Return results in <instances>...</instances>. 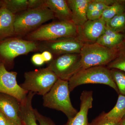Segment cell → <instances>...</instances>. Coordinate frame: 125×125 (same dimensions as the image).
Returning <instances> with one entry per match:
<instances>
[{"label": "cell", "instance_id": "obj_3", "mask_svg": "<svg viewBox=\"0 0 125 125\" xmlns=\"http://www.w3.org/2000/svg\"><path fill=\"white\" fill-rule=\"evenodd\" d=\"M78 36L77 27L72 21H59L43 25L30 32L28 40L45 42L63 37Z\"/></svg>", "mask_w": 125, "mask_h": 125}, {"label": "cell", "instance_id": "obj_29", "mask_svg": "<svg viewBox=\"0 0 125 125\" xmlns=\"http://www.w3.org/2000/svg\"><path fill=\"white\" fill-rule=\"evenodd\" d=\"M103 11L95 10L89 13H87L88 20L94 21L100 19L102 15Z\"/></svg>", "mask_w": 125, "mask_h": 125}, {"label": "cell", "instance_id": "obj_8", "mask_svg": "<svg viewBox=\"0 0 125 125\" xmlns=\"http://www.w3.org/2000/svg\"><path fill=\"white\" fill-rule=\"evenodd\" d=\"M78 37H68L57 39L50 41L42 42L38 44V49L48 51L55 55L80 54L83 46Z\"/></svg>", "mask_w": 125, "mask_h": 125}, {"label": "cell", "instance_id": "obj_2", "mask_svg": "<svg viewBox=\"0 0 125 125\" xmlns=\"http://www.w3.org/2000/svg\"><path fill=\"white\" fill-rule=\"evenodd\" d=\"M54 18L53 13L45 4L36 9H28L16 15L15 34H26Z\"/></svg>", "mask_w": 125, "mask_h": 125}, {"label": "cell", "instance_id": "obj_35", "mask_svg": "<svg viewBox=\"0 0 125 125\" xmlns=\"http://www.w3.org/2000/svg\"><path fill=\"white\" fill-rule=\"evenodd\" d=\"M20 125L17 123H15V122H13L8 120L7 118V125Z\"/></svg>", "mask_w": 125, "mask_h": 125}, {"label": "cell", "instance_id": "obj_5", "mask_svg": "<svg viewBox=\"0 0 125 125\" xmlns=\"http://www.w3.org/2000/svg\"><path fill=\"white\" fill-rule=\"evenodd\" d=\"M118 46L108 48L97 43L84 44L80 53L81 69L106 66L115 57Z\"/></svg>", "mask_w": 125, "mask_h": 125}, {"label": "cell", "instance_id": "obj_28", "mask_svg": "<svg viewBox=\"0 0 125 125\" xmlns=\"http://www.w3.org/2000/svg\"><path fill=\"white\" fill-rule=\"evenodd\" d=\"M45 0H28V9H36L45 5Z\"/></svg>", "mask_w": 125, "mask_h": 125}, {"label": "cell", "instance_id": "obj_10", "mask_svg": "<svg viewBox=\"0 0 125 125\" xmlns=\"http://www.w3.org/2000/svg\"><path fill=\"white\" fill-rule=\"evenodd\" d=\"M17 75L15 72L8 71L4 64L0 62V93L12 96L22 103L29 92L18 84Z\"/></svg>", "mask_w": 125, "mask_h": 125}, {"label": "cell", "instance_id": "obj_26", "mask_svg": "<svg viewBox=\"0 0 125 125\" xmlns=\"http://www.w3.org/2000/svg\"><path fill=\"white\" fill-rule=\"evenodd\" d=\"M96 43L103 46L108 48L115 47L119 45L116 42L112 40L104 34H103L99 38Z\"/></svg>", "mask_w": 125, "mask_h": 125}, {"label": "cell", "instance_id": "obj_1", "mask_svg": "<svg viewBox=\"0 0 125 125\" xmlns=\"http://www.w3.org/2000/svg\"><path fill=\"white\" fill-rule=\"evenodd\" d=\"M70 93L69 81L58 79L50 91L43 96V105L62 112L68 119L73 118L78 111L72 104Z\"/></svg>", "mask_w": 125, "mask_h": 125}, {"label": "cell", "instance_id": "obj_18", "mask_svg": "<svg viewBox=\"0 0 125 125\" xmlns=\"http://www.w3.org/2000/svg\"><path fill=\"white\" fill-rule=\"evenodd\" d=\"M108 118L120 122L125 115V95L119 94L115 106L108 112L105 113Z\"/></svg>", "mask_w": 125, "mask_h": 125}, {"label": "cell", "instance_id": "obj_13", "mask_svg": "<svg viewBox=\"0 0 125 125\" xmlns=\"http://www.w3.org/2000/svg\"><path fill=\"white\" fill-rule=\"evenodd\" d=\"M80 99L79 111L74 117L69 119L65 125H89L88 114L89 109L93 107V92L83 91L81 94Z\"/></svg>", "mask_w": 125, "mask_h": 125}, {"label": "cell", "instance_id": "obj_16", "mask_svg": "<svg viewBox=\"0 0 125 125\" xmlns=\"http://www.w3.org/2000/svg\"><path fill=\"white\" fill-rule=\"evenodd\" d=\"M45 4L59 21H72V14L65 0H45Z\"/></svg>", "mask_w": 125, "mask_h": 125}, {"label": "cell", "instance_id": "obj_32", "mask_svg": "<svg viewBox=\"0 0 125 125\" xmlns=\"http://www.w3.org/2000/svg\"><path fill=\"white\" fill-rule=\"evenodd\" d=\"M42 56L45 62H51L53 60L52 54L48 51H44L42 54Z\"/></svg>", "mask_w": 125, "mask_h": 125}, {"label": "cell", "instance_id": "obj_6", "mask_svg": "<svg viewBox=\"0 0 125 125\" xmlns=\"http://www.w3.org/2000/svg\"><path fill=\"white\" fill-rule=\"evenodd\" d=\"M24 81L20 85L28 92L44 96L51 89L58 78L48 67L25 72Z\"/></svg>", "mask_w": 125, "mask_h": 125}, {"label": "cell", "instance_id": "obj_23", "mask_svg": "<svg viewBox=\"0 0 125 125\" xmlns=\"http://www.w3.org/2000/svg\"><path fill=\"white\" fill-rule=\"evenodd\" d=\"M112 77L116 84L119 93L125 95V72L117 69H110Z\"/></svg>", "mask_w": 125, "mask_h": 125}, {"label": "cell", "instance_id": "obj_22", "mask_svg": "<svg viewBox=\"0 0 125 125\" xmlns=\"http://www.w3.org/2000/svg\"><path fill=\"white\" fill-rule=\"evenodd\" d=\"M3 1L6 7L14 14L28 10V0H5Z\"/></svg>", "mask_w": 125, "mask_h": 125}, {"label": "cell", "instance_id": "obj_38", "mask_svg": "<svg viewBox=\"0 0 125 125\" xmlns=\"http://www.w3.org/2000/svg\"><path fill=\"white\" fill-rule=\"evenodd\" d=\"M125 40H124V41H125Z\"/></svg>", "mask_w": 125, "mask_h": 125}, {"label": "cell", "instance_id": "obj_33", "mask_svg": "<svg viewBox=\"0 0 125 125\" xmlns=\"http://www.w3.org/2000/svg\"><path fill=\"white\" fill-rule=\"evenodd\" d=\"M96 9V4L94 0H90L87 8V13L94 11Z\"/></svg>", "mask_w": 125, "mask_h": 125}, {"label": "cell", "instance_id": "obj_25", "mask_svg": "<svg viewBox=\"0 0 125 125\" xmlns=\"http://www.w3.org/2000/svg\"><path fill=\"white\" fill-rule=\"evenodd\" d=\"M103 34L112 40L116 42L119 45L123 42L125 40V34L116 32L111 29L106 25Z\"/></svg>", "mask_w": 125, "mask_h": 125}, {"label": "cell", "instance_id": "obj_9", "mask_svg": "<svg viewBox=\"0 0 125 125\" xmlns=\"http://www.w3.org/2000/svg\"><path fill=\"white\" fill-rule=\"evenodd\" d=\"M38 49V44L33 41L19 38L7 39L0 43V55L11 61L18 56L25 55Z\"/></svg>", "mask_w": 125, "mask_h": 125}, {"label": "cell", "instance_id": "obj_19", "mask_svg": "<svg viewBox=\"0 0 125 125\" xmlns=\"http://www.w3.org/2000/svg\"><path fill=\"white\" fill-rule=\"evenodd\" d=\"M106 66L109 69H117L125 72V41L118 45L115 57Z\"/></svg>", "mask_w": 125, "mask_h": 125}, {"label": "cell", "instance_id": "obj_34", "mask_svg": "<svg viewBox=\"0 0 125 125\" xmlns=\"http://www.w3.org/2000/svg\"><path fill=\"white\" fill-rule=\"evenodd\" d=\"M7 118L4 114L0 112V125H6Z\"/></svg>", "mask_w": 125, "mask_h": 125}, {"label": "cell", "instance_id": "obj_15", "mask_svg": "<svg viewBox=\"0 0 125 125\" xmlns=\"http://www.w3.org/2000/svg\"><path fill=\"white\" fill-rule=\"evenodd\" d=\"M15 15L3 3L0 8V40L15 34Z\"/></svg>", "mask_w": 125, "mask_h": 125}, {"label": "cell", "instance_id": "obj_12", "mask_svg": "<svg viewBox=\"0 0 125 125\" xmlns=\"http://www.w3.org/2000/svg\"><path fill=\"white\" fill-rule=\"evenodd\" d=\"M21 103L16 98L0 93V112L8 120L23 125L20 117Z\"/></svg>", "mask_w": 125, "mask_h": 125}, {"label": "cell", "instance_id": "obj_30", "mask_svg": "<svg viewBox=\"0 0 125 125\" xmlns=\"http://www.w3.org/2000/svg\"><path fill=\"white\" fill-rule=\"evenodd\" d=\"M31 61L33 64L38 66H42L45 62L42 54L39 53L34 55L31 58Z\"/></svg>", "mask_w": 125, "mask_h": 125}, {"label": "cell", "instance_id": "obj_37", "mask_svg": "<svg viewBox=\"0 0 125 125\" xmlns=\"http://www.w3.org/2000/svg\"><path fill=\"white\" fill-rule=\"evenodd\" d=\"M3 1H0V8L2 6V4H3Z\"/></svg>", "mask_w": 125, "mask_h": 125}, {"label": "cell", "instance_id": "obj_36", "mask_svg": "<svg viewBox=\"0 0 125 125\" xmlns=\"http://www.w3.org/2000/svg\"><path fill=\"white\" fill-rule=\"evenodd\" d=\"M120 125H125V115L120 121Z\"/></svg>", "mask_w": 125, "mask_h": 125}, {"label": "cell", "instance_id": "obj_14", "mask_svg": "<svg viewBox=\"0 0 125 125\" xmlns=\"http://www.w3.org/2000/svg\"><path fill=\"white\" fill-rule=\"evenodd\" d=\"M71 10L72 22L77 27L83 25L88 20L87 8L90 0H67Z\"/></svg>", "mask_w": 125, "mask_h": 125}, {"label": "cell", "instance_id": "obj_27", "mask_svg": "<svg viewBox=\"0 0 125 125\" xmlns=\"http://www.w3.org/2000/svg\"><path fill=\"white\" fill-rule=\"evenodd\" d=\"M37 120L40 125H54L48 118L40 114L36 109H34Z\"/></svg>", "mask_w": 125, "mask_h": 125}, {"label": "cell", "instance_id": "obj_20", "mask_svg": "<svg viewBox=\"0 0 125 125\" xmlns=\"http://www.w3.org/2000/svg\"><path fill=\"white\" fill-rule=\"evenodd\" d=\"M125 10V0H118L103 11L101 18L106 22Z\"/></svg>", "mask_w": 125, "mask_h": 125}, {"label": "cell", "instance_id": "obj_7", "mask_svg": "<svg viewBox=\"0 0 125 125\" xmlns=\"http://www.w3.org/2000/svg\"><path fill=\"white\" fill-rule=\"evenodd\" d=\"M58 79L67 81L81 69L80 54L61 55L50 62L48 66Z\"/></svg>", "mask_w": 125, "mask_h": 125}, {"label": "cell", "instance_id": "obj_31", "mask_svg": "<svg viewBox=\"0 0 125 125\" xmlns=\"http://www.w3.org/2000/svg\"><path fill=\"white\" fill-rule=\"evenodd\" d=\"M96 4V9L98 10L103 11L108 6L104 3L103 0H94Z\"/></svg>", "mask_w": 125, "mask_h": 125}, {"label": "cell", "instance_id": "obj_21", "mask_svg": "<svg viewBox=\"0 0 125 125\" xmlns=\"http://www.w3.org/2000/svg\"><path fill=\"white\" fill-rule=\"evenodd\" d=\"M106 25L113 31L125 33V10L106 22Z\"/></svg>", "mask_w": 125, "mask_h": 125}, {"label": "cell", "instance_id": "obj_4", "mask_svg": "<svg viewBox=\"0 0 125 125\" xmlns=\"http://www.w3.org/2000/svg\"><path fill=\"white\" fill-rule=\"evenodd\" d=\"M68 81L70 92L76 87L83 84H101L108 85L119 93L112 77L111 70L106 66H94L80 70Z\"/></svg>", "mask_w": 125, "mask_h": 125}, {"label": "cell", "instance_id": "obj_24", "mask_svg": "<svg viewBox=\"0 0 125 125\" xmlns=\"http://www.w3.org/2000/svg\"><path fill=\"white\" fill-rule=\"evenodd\" d=\"M120 122L108 118L106 115L105 113L103 112L89 123V125H120Z\"/></svg>", "mask_w": 125, "mask_h": 125}, {"label": "cell", "instance_id": "obj_17", "mask_svg": "<svg viewBox=\"0 0 125 125\" xmlns=\"http://www.w3.org/2000/svg\"><path fill=\"white\" fill-rule=\"evenodd\" d=\"M35 94L33 92H29L24 101L21 103L20 117L23 125H38L32 104Z\"/></svg>", "mask_w": 125, "mask_h": 125}, {"label": "cell", "instance_id": "obj_11", "mask_svg": "<svg viewBox=\"0 0 125 125\" xmlns=\"http://www.w3.org/2000/svg\"><path fill=\"white\" fill-rule=\"evenodd\" d=\"M106 23L102 18L88 20L82 26L77 27V37L84 44L96 42L105 31Z\"/></svg>", "mask_w": 125, "mask_h": 125}]
</instances>
